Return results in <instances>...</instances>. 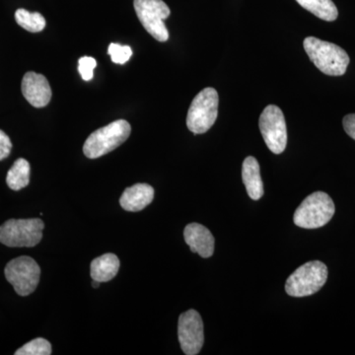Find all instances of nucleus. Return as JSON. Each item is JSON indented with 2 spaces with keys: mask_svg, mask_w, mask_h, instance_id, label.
I'll list each match as a JSON object with an SVG mask.
<instances>
[{
  "mask_svg": "<svg viewBox=\"0 0 355 355\" xmlns=\"http://www.w3.org/2000/svg\"><path fill=\"white\" fill-rule=\"evenodd\" d=\"M303 46L311 62L327 76H340L347 71L349 57L340 46L315 37L306 38Z\"/></svg>",
  "mask_w": 355,
  "mask_h": 355,
  "instance_id": "obj_1",
  "label": "nucleus"
},
{
  "mask_svg": "<svg viewBox=\"0 0 355 355\" xmlns=\"http://www.w3.org/2000/svg\"><path fill=\"white\" fill-rule=\"evenodd\" d=\"M335 203L328 193L316 191L311 193L299 205L294 214L296 226L305 229L323 227L335 214Z\"/></svg>",
  "mask_w": 355,
  "mask_h": 355,
  "instance_id": "obj_2",
  "label": "nucleus"
},
{
  "mask_svg": "<svg viewBox=\"0 0 355 355\" xmlns=\"http://www.w3.org/2000/svg\"><path fill=\"white\" fill-rule=\"evenodd\" d=\"M130 132L132 127L127 121H114L91 133L84 144L83 153L89 159L106 155L121 146L130 137Z\"/></svg>",
  "mask_w": 355,
  "mask_h": 355,
  "instance_id": "obj_3",
  "label": "nucleus"
},
{
  "mask_svg": "<svg viewBox=\"0 0 355 355\" xmlns=\"http://www.w3.org/2000/svg\"><path fill=\"white\" fill-rule=\"evenodd\" d=\"M328 279V268L319 261H309L292 272L286 291L292 297H306L317 293Z\"/></svg>",
  "mask_w": 355,
  "mask_h": 355,
  "instance_id": "obj_4",
  "label": "nucleus"
},
{
  "mask_svg": "<svg viewBox=\"0 0 355 355\" xmlns=\"http://www.w3.org/2000/svg\"><path fill=\"white\" fill-rule=\"evenodd\" d=\"M218 93L214 88L202 89L191 102L187 125L195 135L209 132L218 116Z\"/></svg>",
  "mask_w": 355,
  "mask_h": 355,
  "instance_id": "obj_5",
  "label": "nucleus"
},
{
  "mask_svg": "<svg viewBox=\"0 0 355 355\" xmlns=\"http://www.w3.org/2000/svg\"><path fill=\"white\" fill-rule=\"evenodd\" d=\"M42 219H9L0 226V243L11 248L37 246L43 238Z\"/></svg>",
  "mask_w": 355,
  "mask_h": 355,
  "instance_id": "obj_6",
  "label": "nucleus"
},
{
  "mask_svg": "<svg viewBox=\"0 0 355 355\" xmlns=\"http://www.w3.org/2000/svg\"><path fill=\"white\" fill-rule=\"evenodd\" d=\"M4 275L18 295L28 296L38 286L41 268L31 257L22 256L7 263Z\"/></svg>",
  "mask_w": 355,
  "mask_h": 355,
  "instance_id": "obj_7",
  "label": "nucleus"
},
{
  "mask_svg": "<svg viewBox=\"0 0 355 355\" xmlns=\"http://www.w3.org/2000/svg\"><path fill=\"white\" fill-rule=\"evenodd\" d=\"M135 12L147 32L159 42L169 39V32L164 21L171 13L169 7L163 0H135Z\"/></svg>",
  "mask_w": 355,
  "mask_h": 355,
  "instance_id": "obj_8",
  "label": "nucleus"
},
{
  "mask_svg": "<svg viewBox=\"0 0 355 355\" xmlns=\"http://www.w3.org/2000/svg\"><path fill=\"white\" fill-rule=\"evenodd\" d=\"M259 125L268 149L275 154L284 153L287 144V130L282 110L275 105H268L261 114Z\"/></svg>",
  "mask_w": 355,
  "mask_h": 355,
  "instance_id": "obj_9",
  "label": "nucleus"
},
{
  "mask_svg": "<svg viewBox=\"0 0 355 355\" xmlns=\"http://www.w3.org/2000/svg\"><path fill=\"white\" fill-rule=\"evenodd\" d=\"M178 336L184 354H200L205 343V333L202 317L197 311L189 310L180 316Z\"/></svg>",
  "mask_w": 355,
  "mask_h": 355,
  "instance_id": "obj_10",
  "label": "nucleus"
},
{
  "mask_svg": "<svg viewBox=\"0 0 355 355\" xmlns=\"http://www.w3.org/2000/svg\"><path fill=\"white\" fill-rule=\"evenodd\" d=\"M22 93L35 108H44L51 99V89L48 79L36 72H27L23 77Z\"/></svg>",
  "mask_w": 355,
  "mask_h": 355,
  "instance_id": "obj_11",
  "label": "nucleus"
},
{
  "mask_svg": "<svg viewBox=\"0 0 355 355\" xmlns=\"http://www.w3.org/2000/svg\"><path fill=\"white\" fill-rule=\"evenodd\" d=\"M184 241L191 252L200 254L202 258H210L214 253V237L211 232L198 223H191L184 230Z\"/></svg>",
  "mask_w": 355,
  "mask_h": 355,
  "instance_id": "obj_12",
  "label": "nucleus"
},
{
  "mask_svg": "<svg viewBox=\"0 0 355 355\" xmlns=\"http://www.w3.org/2000/svg\"><path fill=\"white\" fill-rule=\"evenodd\" d=\"M154 189L147 184H137L125 189L120 198V205L127 211H140L153 202Z\"/></svg>",
  "mask_w": 355,
  "mask_h": 355,
  "instance_id": "obj_13",
  "label": "nucleus"
},
{
  "mask_svg": "<svg viewBox=\"0 0 355 355\" xmlns=\"http://www.w3.org/2000/svg\"><path fill=\"white\" fill-rule=\"evenodd\" d=\"M242 179L248 195L252 200H259L263 198V184L261 178L260 165L253 156H249L243 162Z\"/></svg>",
  "mask_w": 355,
  "mask_h": 355,
  "instance_id": "obj_14",
  "label": "nucleus"
},
{
  "mask_svg": "<svg viewBox=\"0 0 355 355\" xmlns=\"http://www.w3.org/2000/svg\"><path fill=\"white\" fill-rule=\"evenodd\" d=\"M91 277L99 282L113 279L120 270V260L114 254H105L91 263Z\"/></svg>",
  "mask_w": 355,
  "mask_h": 355,
  "instance_id": "obj_15",
  "label": "nucleus"
},
{
  "mask_svg": "<svg viewBox=\"0 0 355 355\" xmlns=\"http://www.w3.org/2000/svg\"><path fill=\"white\" fill-rule=\"evenodd\" d=\"M29 162L26 159L19 158L15 161L6 176L7 186L13 191H20L30 183Z\"/></svg>",
  "mask_w": 355,
  "mask_h": 355,
  "instance_id": "obj_16",
  "label": "nucleus"
},
{
  "mask_svg": "<svg viewBox=\"0 0 355 355\" xmlns=\"http://www.w3.org/2000/svg\"><path fill=\"white\" fill-rule=\"evenodd\" d=\"M299 6L314 14L320 19L335 21L338 16V8L331 0H296Z\"/></svg>",
  "mask_w": 355,
  "mask_h": 355,
  "instance_id": "obj_17",
  "label": "nucleus"
},
{
  "mask_svg": "<svg viewBox=\"0 0 355 355\" xmlns=\"http://www.w3.org/2000/svg\"><path fill=\"white\" fill-rule=\"evenodd\" d=\"M15 20L23 29L31 33L43 31L46 27V19L41 13L29 12L26 9H18L15 12Z\"/></svg>",
  "mask_w": 355,
  "mask_h": 355,
  "instance_id": "obj_18",
  "label": "nucleus"
},
{
  "mask_svg": "<svg viewBox=\"0 0 355 355\" xmlns=\"http://www.w3.org/2000/svg\"><path fill=\"white\" fill-rule=\"evenodd\" d=\"M51 354L50 342L42 338H35L15 352V355H50Z\"/></svg>",
  "mask_w": 355,
  "mask_h": 355,
  "instance_id": "obj_19",
  "label": "nucleus"
},
{
  "mask_svg": "<svg viewBox=\"0 0 355 355\" xmlns=\"http://www.w3.org/2000/svg\"><path fill=\"white\" fill-rule=\"evenodd\" d=\"M108 53L111 55L112 62L116 64H125L132 58V50L130 46H121L119 44H111Z\"/></svg>",
  "mask_w": 355,
  "mask_h": 355,
  "instance_id": "obj_20",
  "label": "nucleus"
},
{
  "mask_svg": "<svg viewBox=\"0 0 355 355\" xmlns=\"http://www.w3.org/2000/svg\"><path fill=\"white\" fill-rule=\"evenodd\" d=\"M97 62L91 57H83L78 60L79 73L81 74L83 80L89 81L93 78V70L95 69Z\"/></svg>",
  "mask_w": 355,
  "mask_h": 355,
  "instance_id": "obj_21",
  "label": "nucleus"
},
{
  "mask_svg": "<svg viewBox=\"0 0 355 355\" xmlns=\"http://www.w3.org/2000/svg\"><path fill=\"white\" fill-rule=\"evenodd\" d=\"M12 149V142L3 130H0V161L8 157Z\"/></svg>",
  "mask_w": 355,
  "mask_h": 355,
  "instance_id": "obj_22",
  "label": "nucleus"
},
{
  "mask_svg": "<svg viewBox=\"0 0 355 355\" xmlns=\"http://www.w3.org/2000/svg\"><path fill=\"white\" fill-rule=\"evenodd\" d=\"M345 132L355 140V114H347L343 121Z\"/></svg>",
  "mask_w": 355,
  "mask_h": 355,
  "instance_id": "obj_23",
  "label": "nucleus"
},
{
  "mask_svg": "<svg viewBox=\"0 0 355 355\" xmlns=\"http://www.w3.org/2000/svg\"><path fill=\"white\" fill-rule=\"evenodd\" d=\"M100 284H101V282H97V280L93 279L92 286L94 287V288H98V287H99V286H100Z\"/></svg>",
  "mask_w": 355,
  "mask_h": 355,
  "instance_id": "obj_24",
  "label": "nucleus"
}]
</instances>
